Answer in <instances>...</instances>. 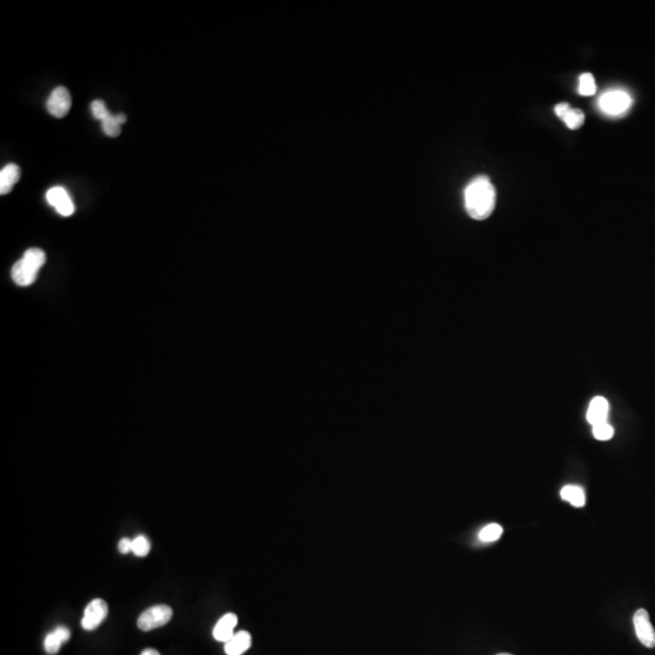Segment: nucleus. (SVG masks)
<instances>
[{"label":"nucleus","mask_w":655,"mask_h":655,"mask_svg":"<svg viewBox=\"0 0 655 655\" xmlns=\"http://www.w3.org/2000/svg\"><path fill=\"white\" fill-rule=\"evenodd\" d=\"M465 209L474 220L488 218L495 208L496 192L487 176H479L470 182L463 192Z\"/></svg>","instance_id":"obj_1"},{"label":"nucleus","mask_w":655,"mask_h":655,"mask_svg":"<svg viewBox=\"0 0 655 655\" xmlns=\"http://www.w3.org/2000/svg\"><path fill=\"white\" fill-rule=\"evenodd\" d=\"M47 261V255L39 248H31L27 250L20 261H17L11 277L17 286H30L36 281L39 271Z\"/></svg>","instance_id":"obj_2"},{"label":"nucleus","mask_w":655,"mask_h":655,"mask_svg":"<svg viewBox=\"0 0 655 655\" xmlns=\"http://www.w3.org/2000/svg\"><path fill=\"white\" fill-rule=\"evenodd\" d=\"M598 106L606 115L618 117V115H625L629 111L630 107L632 106V97L624 90L614 89L604 93L599 97Z\"/></svg>","instance_id":"obj_3"},{"label":"nucleus","mask_w":655,"mask_h":655,"mask_svg":"<svg viewBox=\"0 0 655 655\" xmlns=\"http://www.w3.org/2000/svg\"><path fill=\"white\" fill-rule=\"evenodd\" d=\"M172 618V609L169 606H154L146 609L137 620V626L142 631H151L167 625Z\"/></svg>","instance_id":"obj_4"},{"label":"nucleus","mask_w":655,"mask_h":655,"mask_svg":"<svg viewBox=\"0 0 655 655\" xmlns=\"http://www.w3.org/2000/svg\"><path fill=\"white\" fill-rule=\"evenodd\" d=\"M107 614H108V606L104 602V599L96 598L94 601H91L87 606L83 619H82L83 629L87 630V631H93V630L97 629L100 625L104 623Z\"/></svg>","instance_id":"obj_5"},{"label":"nucleus","mask_w":655,"mask_h":655,"mask_svg":"<svg viewBox=\"0 0 655 655\" xmlns=\"http://www.w3.org/2000/svg\"><path fill=\"white\" fill-rule=\"evenodd\" d=\"M634 631L641 643L647 648L655 647V630L650 623V614L645 609H639L634 615Z\"/></svg>","instance_id":"obj_6"},{"label":"nucleus","mask_w":655,"mask_h":655,"mask_svg":"<svg viewBox=\"0 0 655 655\" xmlns=\"http://www.w3.org/2000/svg\"><path fill=\"white\" fill-rule=\"evenodd\" d=\"M72 106V99L67 89L58 87L52 91L47 99V108L50 115L56 118H63L68 115Z\"/></svg>","instance_id":"obj_7"},{"label":"nucleus","mask_w":655,"mask_h":655,"mask_svg":"<svg viewBox=\"0 0 655 655\" xmlns=\"http://www.w3.org/2000/svg\"><path fill=\"white\" fill-rule=\"evenodd\" d=\"M47 203L50 204L52 208H55V210L62 216H71L74 214L76 208H74L72 198L63 187L56 186V187L50 188L47 192Z\"/></svg>","instance_id":"obj_8"},{"label":"nucleus","mask_w":655,"mask_h":655,"mask_svg":"<svg viewBox=\"0 0 655 655\" xmlns=\"http://www.w3.org/2000/svg\"><path fill=\"white\" fill-rule=\"evenodd\" d=\"M238 624V618L233 613H229L220 619L214 628L213 636L218 642H227L233 637L234 628Z\"/></svg>","instance_id":"obj_9"},{"label":"nucleus","mask_w":655,"mask_h":655,"mask_svg":"<svg viewBox=\"0 0 655 655\" xmlns=\"http://www.w3.org/2000/svg\"><path fill=\"white\" fill-rule=\"evenodd\" d=\"M608 414L609 403L608 400H606L604 397L598 395L590 402L586 417H588V422L593 426L598 425V424H602V422H607Z\"/></svg>","instance_id":"obj_10"},{"label":"nucleus","mask_w":655,"mask_h":655,"mask_svg":"<svg viewBox=\"0 0 655 655\" xmlns=\"http://www.w3.org/2000/svg\"><path fill=\"white\" fill-rule=\"evenodd\" d=\"M71 639V631L66 626H58L56 629L47 634L44 640V648L47 654H56L60 647L66 643Z\"/></svg>","instance_id":"obj_11"},{"label":"nucleus","mask_w":655,"mask_h":655,"mask_svg":"<svg viewBox=\"0 0 655 655\" xmlns=\"http://www.w3.org/2000/svg\"><path fill=\"white\" fill-rule=\"evenodd\" d=\"M251 647V634L246 631H240L233 634L231 640L225 643V652L227 655L244 654Z\"/></svg>","instance_id":"obj_12"},{"label":"nucleus","mask_w":655,"mask_h":655,"mask_svg":"<svg viewBox=\"0 0 655 655\" xmlns=\"http://www.w3.org/2000/svg\"><path fill=\"white\" fill-rule=\"evenodd\" d=\"M21 170L16 164H8L0 172V193L8 194L20 180Z\"/></svg>","instance_id":"obj_13"},{"label":"nucleus","mask_w":655,"mask_h":655,"mask_svg":"<svg viewBox=\"0 0 655 655\" xmlns=\"http://www.w3.org/2000/svg\"><path fill=\"white\" fill-rule=\"evenodd\" d=\"M125 122H126V115H123V113H119V115H112L111 113L104 122H101L102 123V130L109 137H117V136L120 135L122 124H124Z\"/></svg>","instance_id":"obj_14"},{"label":"nucleus","mask_w":655,"mask_h":655,"mask_svg":"<svg viewBox=\"0 0 655 655\" xmlns=\"http://www.w3.org/2000/svg\"><path fill=\"white\" fill-rule=\"evenodd\" d=\"M561 496L562 499L566 500L575 507H582L586 501L584 489L577 485H566L561 490Z\"/></svg>","instance_id":"obj_15"},{"label":"nucleus","mask_w":655,"mask_h":655,"mask_svg":"<svg viewBox=\"0 0 655 655\" xmlns=\"http://www.w3.org/2000/svg\"><path fill=\"white\" fill-rule=\"evenodd\" d=\"M562 119L566 123V125H567L569 129L575 130V129H579V128L584 124L585 115H584V112L580 111V109L569 108L567 113L562 117Z\"/></svg>","instance_id":"obj_16"},{"label":"nucleus","mask_w":655,"mask_h":655,"mask_svg":"<svg viewBox=\"0 0 655 655\" xmlns=\"http://www.w3.org/2000/svg\"><path fill=\"white\" fill-rule=\"evenodd\" d=\"M579 94L591 96L596 93V82L591 73H584L579 78Z\"/></svg>","instance_id":"obj_17"},{"label":"nucleus","mask_w":655,"mask_h":655,"mask_svg":"<svg viewBox=\"0 0 655 655\" xmlns=\"http://www.w3.org/2000/svg\"><path fill=\"white\" fill-rule=\"evenodd\" d=\"M501 536H503V528L496 523H492V525L484 527L483 529L481 531L479 539L484 542H492V541L498 540Z\"/></svg>","instance_id":"obj_18"},{"label":"nucleus","mask_w":655,"mask_h":655,"mask_svg":"<svg viewBox=\"0 0 655 655\" xmlns=\"http://www.w3.org/2000/svg\"><path fill=\"white\" fill-rule=\"evenodd\" d=\"M151 550V544L145 536H136L133 540V552L137 557H145Z\"/></svg>","instance_id":"obj_19"},{"label":"nucleus","mask_w":655,"mask_h":655,"mask_svg":"<svg viewBox=\"0 0 655 655\" xmlns=\"http://www.w3.org/2000/svg\"><path fill=\"white\" fill-rule=\"evenodd\" d=\"M593 436L598 441H608L614 436V428L610 424L602 422L593 426Z\"/></svg>","instance_id":"obj_20"},{"label":"nucleus","mask_w":655,"mask_h":655,"mask_svg":"<svg viewBox=\"0 0 655 655\" xmlns=\"http://www.w3.org/2000/svg\"><path fill=\"white\" fill-rule=\"evenodd\" d=\"M91 112H93L95 118L101 120V122H104L111 115V112L106 107L104 101H101V100H96L91 104Z\"/></svg>","instance_id":"obj_21"},{"label":"nucleus","mask_w":655,"mask_h":655,"mask_svg":"<svg viewBox=\"0 0 655 655\" xmlns=\"http://www.w3.org/2000/svg\"><path fill=\"white\" fill-rule=\"evenodd\" d=\"M119 551L122 553H129V552L133 551V540L128 539V538H124L119 541Z\"/></svg>","instance_id":"obj_22"},{"label":"nucleus","mask_w":655,"mask_h":655,"mask_svg":"<svg viewBox=\"0 0 655 655\" xmlns=\"http://www.w3.org/2000/svg\"><path fill=\"white\" fill-rule=\"evenodd\" d=\"M569 108H571L569 104H566V102H562V104H558L556 107H555V112H556V115H558L560 118H562L563 115L567 113Z\"/></svg>","instance_id":"obj_23"},{"label":"nucleus","mask_w":655,"mask_h":655,"mask_svg":"<svg viewBox=\"0 0 655 655\" xmlns=\"http://www.w3.org/2000/svg\"><path fill=\"white\" fill-rule=\"evenodd\" d=\"M141 655H161V653L156 650H152V648H148V650H145Z\"/></svg>","instance_id":"obj_24"},{"label":"nucleus","mask_w":655,"mask_h":655,"mask_svg":"<svg viewBox=\"0 0 655 655\" xmlns=\"http://www.w3.org/2000/svg\"><path fill=\"white\" fill-rule=\"evenodd\" d=\"M498 655H512V654H507V653H503V654H498Z\"/></svg>","instance_id":"obj_25"}]
</instances>
